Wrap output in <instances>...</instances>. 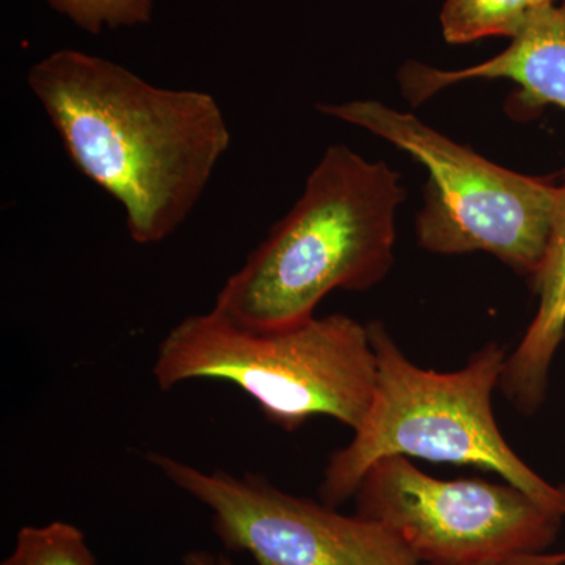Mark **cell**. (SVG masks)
Returning a JSON list of instances; mask_svg holds the SVG:
<instances>
[{"mask_svg":"<svg viewBox=\"0 0 565 565\" xmlns=\"http://www.w3.org/2000/svg\"><path fill=\"white\" fill-rule=\"evenodd\" d=\"M0 565H98L87 537L68 522L22 526Z\"/></svg>","mask_w":565,"mask_h":565,"instance_id":"obj_11","label":"cell"},{"mask_svg":"<svg viewBox=\"0 0 565 565\" xmlns=\"http://www.w3.org/2000/svg\"><path fill=\"white\" fill-rule=\"evenodd\" d=\"M152 375L162 392L192 381L228 382L288 433L316 416L355 433L373 401L377 359L367 326L345 315L258 332L210 310L166 334Z\"/></svg>","mask_w":565,"mask_h":565,"instance_id":"obj_4","label":"cell"},{"mask_svg":"<svg viewBox=\"0 0 565 565\" xmlns=\"http://www.w3.org/2000/svg\"><path fill=\"white\" fill-rule=\"evenodd\" d=\"M476 79L514 82L519 87L512 103L515 111L545 106L565 110V0L535 7L511 46L490 61L457 71L408 62L399 74L404 95L414 104L427 102L459 82Z\"/></svg>","mask_w":565,"mask_h":565,"instance_id":"obj_8","label":"cell"},{"mask_svg":"<svg viewBox=\"0 0 565 565\" xmlns=\"http://www.w3.org/2000/svg\"><path fill=\"white\" fill-rule=\"evenodd\" d=\"M535 7V0H445L441 31L452 44L489 36L514 39Z\"/></svg>","mask_w":565,"mask_h":565,"instance_id":"obj_10","label":"cell"},{"mask_svg":"<svg viewBox=\"0 0 565 565\" xmlns=\"http://www.w3.org/2000/svg\"><path fill=\"white\" fill-rule=\"evenodd\" d=\"M353 498L356 514L392 531L424 565H508L539 555L564 520L508 482L444 481L403 456L375 462Z\"/></svg>","mask_w":565,"mask_h":565,"instance_id":"obj_6","label":"cell"},{"mask_svg":"<svg viewBox=\"0 0 565 565\" xmlns=\"http://www.w3.org/2000/svg\"><path fill=\"white\" fill-rule=\"evenodd\" d=\"M401 174L333 145L300 199L223 282L214 310L244 329H286L315 318L330 292L367 291L394 263Z\"/></svg>","mask_w":565,"mask_h":565,"instance_id":"obj_2","label":"cell"},{"mask_svg":"<svg viewBox=\"0 0 565 565\" xmlns=\"http://www.w3.org/2000/svg\"><path fill=\"white\" fill-rule=\"evenodd\" d=\"M539 307L522 341L508 355L500 388L523 415L545 401L550 371L565 338V184L559 196L541 269L533 278Z\"/></svg>","mask_w":565,"mask_h":565,"instance_id":"obj_9","label":"cell"},{"mask_svg":"<svg viewBox=\"0 0 565 565\" xmlns=\"http://www.w3.org/2000/svg\"><path fill=\"white\" fill-rule=\"evenodd\" d=\"M318 109L390 141L426 167V200L416 217L424 250L490 253L533 280L544 262L559 185L504 169L414 115L379 102L321 104Z\"/></svg>","mask_w":565,"mask_h":565,"instance_id":"obj_5","label":"cell"},{"mask_svg":"<svg viewBox=\"0 0 565 565\" xmlns=\"http://www.w3.org/2000/svg\"><path fill=\"white\" fill-rule=\"evenodd\" d=\"M148 462L210 509L212 530L256 565H424L381 523L282 492L262 475L204 471L162 452Z\"/></svg>","mask_w":565,"mask_h":565,"instance_id":"obj_7","label":"cell"},{"mask_svg":"<svg viewBox=\"0 0 565 565\" xmlns=\"http://www.w3.org/2000/svg\"><path fill=\"white\" fill-rule=\"evenodd\" d=\"M181 565H233L228 557L223 555H214L204 550H192L182 556Z\"/></svg>","mask_w":565,"mask_h":565,"instance_id":"obj_13","label":"cell"},{"mask_svg":"<svg viewBox=\"0 0 565 565\" xmlns=\"http://www.w3.org/2000/svg\"><path fill=\"white\" fill-rule=\"evenodd\" d=\"M377 359L373 401L351 444L330 456L319 497L338 508L355 497L364 475L385 457L470 465L500 475L546 511L565 519V487L535 473L505 441L492 408L508 353L490 343L452 373L407 359L384 323H367Z\"/></svg>","mask_w":565,"mask_h":565,"instance_id":"obj_3","label":"cell"},{"mask_svg":"<svg viewBox=\"0 0 565 565\" xmlns=\"http://www.w3.org/2000/svg\"><path fill=\"white\" fill-rule=\"evenodd\" d=\"M47 3L93 35L103 29L148 24L152 14V0H47Z\"/></svg>","mask_w":565,"mask_h":565,"instance_id":"obj_12","label":"cell"},{"mask_svg":"<svg viewBox=\"0 0 565 565\" xmlns=\"http://www.w3.org/2000/svg\"><path fill=\"white\" fill-rule=\"evenodd\" d=\"M509 565H565V552L564 553H539V555H530L519 557V559L512 561Z\"/></svg>","mask_w":565,"mask_h":565,"instance_id":"obj_14","label":"cell"},{"mask_svg":"<svg viewBox=\"0 0 565 565\" xmlns=\"http://www.w3.org/2000/svg\"><path fill=\"white\" fill-rule=\"evenodd\" d=\"M537 2V6H545V3H555L557 0H535Z\"/></svg>","mask_w":565,"mask_h":565,"instance_id":"obj_15","label":"cell"},{"mask_svg":"<svg viewBox=\"0 0 565 565\" xmlns=\"http://www.w3.org/2000/svg\"><path fill=\"white\" fill-rule=\"evenodd\" d=\"M28 84L71 162L120 204L139 245L181 228L232 145L211 93L159 87L99 55L52 52Z\"/></svg>","mask_w":565,"mask_h":565,"instance_id":"obj_1","label":"cell"}]
</instances>
